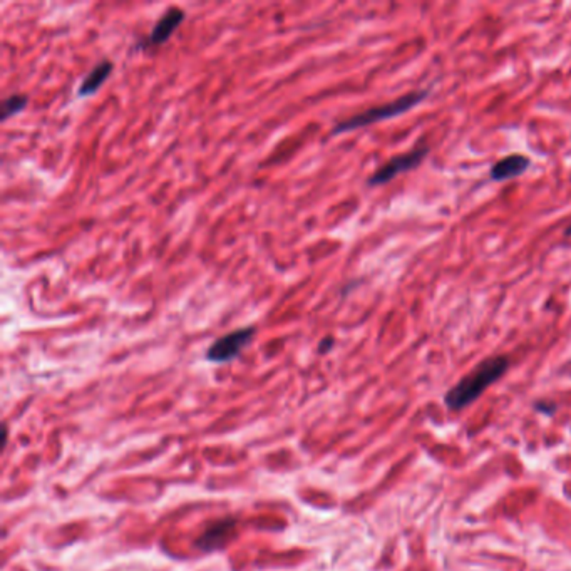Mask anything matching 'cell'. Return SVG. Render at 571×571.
Listing matches in <instances>:
<instances>
[{
    "instance_id": "6da1fadb",
    "label": "cell",
    "mask_w": 571,
    "mask_h": 571,
    "mask_svg": "<svg viewBox=\"0 0 571 571\" xmlns=\"http://www.w3.org/2000/svg\"><path fill=\"white\" fill-rule=\"evenodd\" d=\"M508 367L509 358L506 356H495L483 361L446 394V406L452 411L464 409L474 402L489 386L495 384L497 379L503 377Z\"/></svg>"
},
{
    "instance_id": "7a4b0ae2",
    "label": "cell",
    "mask_w": 571,
    "mask_h": 571,
    "mask_svg": "<svg viewBox=\"0 0 571 571\" xmlns=\"http://www.w3.org/2000/svg\"><path fill=\"white\" fill-rule=\"evenodd\" d=\"M429 91L427 89H421V91H414V92H407L404 96L397 97V99L389 101V103L375 106V108L367 109V111H362L356 114V116L347 117L344 121H338L333 128V134H342V133H349L354 131V129H361L365 128V126L375 124V122H381L386 119H392V117L402 116L411 109H414L419 103H422L427 97Z\"/></svg>"
},
{
    "instance_id": "3957f363",
    "label": "cell",
    "mask_w": 571,
    "mask_h": 571,
    "mask_svg": "<svg viewBox=\"0 0 571 571\" xmlns=\"http://www.w3.org/2000/svg\"><path fill=\"white\" fill-rule=\"evenodd\" d=\"M429 154V148L427 146H419V148L409 151V153L397 154L392 160H389L384 166H381L375 173L367 179V185L369 186H382L387 185L389 181H392L395 176L399 174L407 173V171L415 169L417 166L422 165L424 158Z\"/></svg>"
},
{
    "instance_id": "277c9868",
    "label": "cell",
    "mask_w": 571,
    "mask_h": 571,
    "mask_svg": "<svg viewBox=\"0 0 571 571\" xmlns=\"http://www.w3.org/2000/svg\"><path fill=\"white\" fill-rule=\"evenodd\" d=\"M253 336H255V327L236 329L233 332L215 340L208 349L206 358L210 362H216V364L233 361L240 356L245 347L250 344Z\"/></svg>"
},
{
    "instance_id": "5b68a950",
    "label": "cell",
    "mask_w": 571,
    "mask_h": 571,
    "mask_svg": "<svg viewBox=\"0 0 571 571\" xmlns=\"http://www.w3.org/2000/svg\"><path fill=\"white\" fill-rule=\"evenodd\" d=\"M529 166H531L529 158L523 156V154H511V156H506L495 163L489 171V176L493 181H508V179L521 176Z\"/></svg>"
},
{
    "instance_id": "8992f818",
    "label": "cell",
    "mask_w": 571,
    "mask_h": 571,
    "mask_svg": "<svg viewBox=\"0 0 571 571\" xmlns=\"http://www.w3.org/2000/svg\"><path fill=\"white\" fill-rule=\"evenodd\" d=\"M186 17L185 10L179 9V7H171L165 12V15L154 24L153 32L149 35V44L153 46H160V44H165L166 40L171 38L174 31H176L179 24L183 22Z\"/></svg>"
},
{
    "instance_id": "52a82bcc",
    "label": "cell",
    "mask_w": 571,
    "mask_h": 571,
    "mask_svg": "<svg viewBox=\"0 0 571 571\" xmlns=\"http://www.w3.org/2000/svg\"><path fill=\"white\" fill-rule=\"evenodd\" d=\"M233 528H235V521H228V520L215 524L213 528H210L205 534H203V538H199L198 546L199 548L206 549V552H213V549L222 548V546L228 541V536L233 533Z\"/></svg>"
},
{
    "instance_id": "ba28073f",
    "label": "cell",
    "mask_w": 571,
    "mask_h": 571,
    "mask_svg": "<svg viewBox=\"0 0 571 571\" xmlns=\"http://www.w3.org/2000/svg\"><path fill=\"white\" fill-rule=\"evenodd\" d=\"M113 72V63L111 60H103V63H99L97 66L92 67V71L89 72L88 76L83 79V84L79 85V96H91L97 91V89L103 85L106 81H108V77L111 76Z\"/></svg>"
},
{
    "instance_id": "9c48e42d",
    "label": "cell",
    "mask_w": 571,
    "mask_h": 571,
    "mask_svg": "<svg viewBox=\"0 0 571 571\" xmlns=\"http://www.w3.org/2000/svg\"><path fill=\"white\" fill-rule=\"evenodd\" d=\"M28 103L27 96H22V94H12V96L7 97L2 104V119H9L14 114H19L26 108Z\"/></svg>"
},
{
    "instance_id": "30bf717a",
    "label": "cell",
    "mask_w": 571,
    "mask_h": 571,
    "mask_svg": "<svg viewBox=\"0 0 571 571\" xmlns=\"http://www.w3.org/2000/svg\"><path fill=\"white\" fill-rule=\"evenodd\" d=\"M332 345H333V338H332V337H327V338H324V340H322L319 350H320L322 354H325V352H329L330 349H332Z\"/></svg>"
},
{
    "instance_id": "8fae6325",
    "label": "cell",
    "mask_w": 571,
    "mask_h": 571,
    "mask_svg": "<svg viewBox=\"0 0 571 571\" xmlns=\"http://www.w3.org/2000/svg\"><path fill=\"white\" fill-rule=\"evenodd\" d=\"M565 236H571V225L565 230Z\"/></svg>"
}]
</instances>
